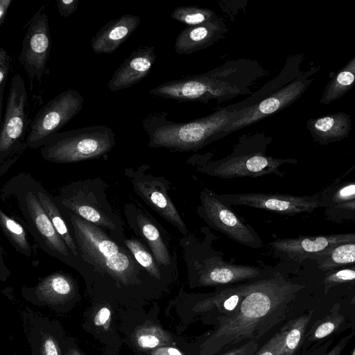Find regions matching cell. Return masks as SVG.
<instances>
[{"label":"cell","mask_w":355,"mask_h":355,"mask_svg":"<svg viewBox=\"0 0 355 355\" xmlns=\"http://www.w3.org/2000/svg\"><path fill=\"white\" fill-rule=\"evenodd\" d=\"M303 288L279 275L247 282L239 306L219 318L216 329L201 345L200 354L214 355L244 340L260 338L286 318Z\"/></svg>","instance_id":"obj_1"},{"label":"cell","mask_w":355,"mask_h":355,"mask_svg":"<svg viewBox=\"0 0 355 355\" xmlns=\"http://www.w3.org/2000/svg\"><path fill=\"white\" fill-rule=\"evenodd\" d=\"M73 234L81 259L91 268L88 290L99 300H127L150 277L130 250L102 227L61 211Z\"/></svg>","instance_id":"obj_2"},{"label":"cell","mask_w":355,"mask_h":355,"mask_svg":"<svg viewBox=\"0 0 355 355\" xmlns=\"http://www.w3.org/2000/svg\"><path fill=\"white\" fill-rule=\"evenodd\" d=\"M266 73L255 60H230L206 73L163 83L149 93L181 102L220 103L250 94L251 87Z\"/></svg>","instance_id":"obj_3"},{"label":"cell","mask_w":355,"mask_h":355,"mask_svg":"<svg viewBox=\"0 0 355 355\" xmlns=\"http://www.w3.org/2000/svg\"><path fill=\"white\" fill-rule=\"evenodd\" d=\"M12 198L24 218L25 226L39 247L49 256L74 268L88 282L91 268L75 257L53 226L36 192L35 178L27 173H20L10 178L0 190V199Z\"/></svg>","instance_id":"obj_4"},{"label":"cell","mask_w":355,"mask_h":355,"mask_svg":"<svg viewBox=\"0 0 355 355\" xmlns=\"http://www.w3.org/2000/svg\"><path fill=\"white\" fill-rule=\"evenodd\" d=\"M239 110L236 103L184 123L168 121L164 112L149 114L142 120L143 128L149 137L148 146L180 152L200 149L226 136L224 130Z\"/></svg>","instance_id":"obj_5"},{"label":"cell","mask_w":355,"mask_h":355,"mask_svg":"<svg viewBox=\"0 0 355 355\" xmlns=\"http://www.w3.org/2000/svg\"><path fill=\"white\" fill-rule=\"evenodd\" d=\"M272 139L263 133L243 135L232 153L216 160L207 155H196L188 160L198 173L218 178H256L270 174L283 177L279 167L297 164L294 158H276L266 155Z\"/></svg>","instance_id":"obj_6"},{"label":"cell","mask_w":355,"mask_h":355,"mask_svg":"<svg viewBox=\"0 0 355 355\" xmlns=\"http://www.w3.org/2000/svg\"><path fill=\"white\" fill-rule=\"evenodd\" d=\"M107 187L100 178L72 181L61 187L54 198L61 211L102 227L123 243L125 238L124 223L107 200Z\"/></svg>","instance_id":"obj_7"},{"label":"cell","mask_w":355,"mask_h":355,"mask_svg":"<svg viewBox=\"0 0 355 355\" xmlns=\"http://www.w3.org/2000/svg\"><path fill=\"white\" fill-rule=\"evenodd\" d=\"M115 145L111 128L92 125L57 133L40 148L39 153L46 162L71 164L104 157Z\"/></svg>","instance_id":"obj_8"},{"label":"cell","mask_w":355,"mask_h":355,"mask_svg":"<svg viewBox=\"0 0 355 355\" xmlns=\"http://www.w3.org/2000/svg\"><path fill=\"white\" fill-rule=\"evenodd\" d=\"M28 94L19 74L12 76L0 132V176H3L26 149L28 125L26 112Z\"/></svg>","instance_id":"obj_9"},{"label":"cell","mask_w":355,"mask_h":355,"mask_svg":"<svg viewBox=\"0 0 355 355\" xmlns=\"http://www.w3.org/2000/svg\"><path fill=\"white\" fill-rule=\"evenodd\" d=\"M83 103L81 94L72 89L64 91L50 100L31 122L26 148L43 146L81 110Z\"/></svg>","instance_id":"obj_10"},{"label":"cell","mask_w":355,"mask_h":355,"mask_svg":"<svg viewBox=\"0 0 355 355\" xmlns=\"http://www.w3.org/2000/svg\"><path fill=\"white\" fill-rule=\"evenodd\" d=\"M189 275L198 286H209L257 279L266 276V269L257 266L233 264L214 252L202 256L184 252Z\"/></svg>","instance_id":"obj_11"},{"label":"cell","mask_w":355,"mask_h":355,"mask_svg":"<svg viewBox=\"0 0 355 355\" xmlns=\"http://www.w3.org/2000/svg\"><path fill=\"white\" fill-rule=\"evenodd\" d=\"M148 166L127 167L124 175L130 180L135 193L161 217L176 227L184 236L189 235L176 207L168 194L170 182L162 176L147 172Z\"/></svg>","instance_id":"obj_12"},{"label":"cell","mask_w":355,"mask_h":355,"mask_svg":"<svg viewBox=\"0 0 355 355\" xmlns=\"http://www.w3.org/2000/svg\"><path fill=\"white\" fill-rule=\"evenodd\" d=\"M200 205L198 215L212 228L247 247L261 248L263 243L251 225L245 223L228 205L222 202L218 194L204 188L199 194Z\"/></svg>","instance_id":"obj_13"},{"label":"cell","mask_w":355,"mask_h":355,"mask_svg":"<svg viewBox=\"0 0 355 355\" xmlns=\"http://www.w3.org/2000/svg\"><path fill=\"white\" fill-rule=\"evenodd\" d=\"M320 67L302 72L293 80L278 89L257 103L239 111L234 120L224 130L225 135L253 124L291 105L313 82L311 77Z\"/></svg>","instance_id":"obj_14"},{"label":"cell","mask_w":355,"mask_h":355,"mask_svg":"<svg viewBox=\"0 0 355 355\" xmlns=\"http://www.w3.org/2000/svg\"><path fill=\"white\" fill-rule=\"evenodd\" d=\"M51 47L47 15L38 10L29 21L18 60L30 81V89L36 79L41 83L46 73Z\"/></svg>","instance_id":"obj_15"},{"label":"cell","mask_w":355,"mask_h":355,"mask_svg":"<svg viewBox=\"0 0 355 355\" xmlns=\"http://www.w3.org/2000/svg\"><path fill=\"white\" fill-rule=\"evenodd\" d=\"M225 205H245L277 214L295 215L311 213L320 207L321 191L312 196H292L279 193H243L218 195Z\"/></svg>","instance_id":"obj_16"},{"label":"cell","mask_w":355,"mask_h":355,"mask_svg":"<svg viewBox=\"0 0 355 355\" xmlns=\"http://www.w3.org/2000/svg\"><path fill=\"white\" fill-rule=\"evenodd\" d=\"M24 327L32 355H67V338L61 324L33 313H23Z\"/></svg>","instance_id":"obj_17"},{"label":"cell","mask_w":355,"mask_h":355,"mask_svg":"<svg viewBox=\"0 0 355 355\" xmlns=\"http://www.w3.org/2000/svg\"><path fill=\"white\" fill-rule=\"evenodd\" d=\"M23 296L32 303L55 307L72 305L79 298L75 279L62 271L54 272L41 279L33 287L23 288Z\"/></svg>","instance_id":"obj_18"},{"label":"cell","mask_w":355,"mask_h":355,"mask_svg":"<svg viewBox=\"0 0 355 355\" xmlns=\"http://www.w3.org/2000/svg\"><path fill=\"white\" fill-rule=\"evenodd\" d=\"M354 240L355 233L299 236L277 239L270 242L268 245L277 256L302 262L306 259H312L338 244Z\"/></svg>","instance_id":"obj_19"},{"label":"cell","mask_w":355,"mask_h":355,"mask_svg":"<svg viewBox=\"0 0 355 355\" xmlns=\"http://www.w3.org/2000/svg\"><path fill=\"white\" fill-rule=\"evenodd\" d=\"M128 226L145 243L159 266H169L172 257L161 230L153 218L137 204L129 202L123 207Z\"/></svg>","instance_id":"obj_20"},{"label":"cell","mask_w":355,"mask_h":355,"mask_svg":"<svg viewBox=\"0 0 355 355\" xmlns=\"http://www.w3.org/2000/svg\"><path fill=\"white\" fill-rule=\"evenodd\" d=\"M153 46H141L133 51L116 69L107 83L111 92L128 88L144 79L155 62Z\"/></svg>","instance_id":"obj_21"},{"label":"cell","mask_w":355,"mask_h":355,"mask_svg":"<svg viewBox=\"0 0 355 355\" xmlns=\"http://www.w3.org/2000/svg\"><path fill=\"white\" fill-rule=\"evenodd\" d=\"M227 28L222 17L209 21L188 26L178 35L175 51L180 55H189L205 49L225 37Z\"/></svg>","instance_id":"obj_22"},{"label":"cell","mask_w":355,"mask_h":355,"mask_svg":"<svg viewBox=\"0 0 355 355\" xmlns=\"http://www.w3.org/2000/svg\"><path fill=\"white\" fill-rule=\"evenodd\" d=\"M140 21L139 17L130 14L111 19L92 38V50L98 54L113 53L135 32Z\"/></svg>","instance_id":"obj_23"},{"label":"cell","mask_w":355,"mask_h":355,"mask_svg":"<svg viewBox=\"0 0 355 355\" xmlns=\"http://www.w3.org/2000/svg\"><path fill=\"white\" fill-rule=\"evenodd\" d=\"M306 128L314 141L325 146L348 137L352 128V121L350 115L338 112L309 119Z\"/></svg>","instance_id":"obj_24"},{"label":"cell","mask_w":355,"mask_h":355,"mask_svg":"<svg viewBox=\"0 0 355 355\" xmlns=\"http://www.w3.org/2000/svg\"><path fill=\"white\" fill-rule=\"evenodd\" d=\"M125 342L138 352H147L169 346L173 343L171 334L157 324L146 322L136 325L132 331H124Z\"/></svg>","instance_id":"obj_25"},{"label":"cell","mask_w":355,"mask_h":355,"mask_svg":"<svg viewBox=\"0 0 355 355\" xmlns=\"http://www.w3.org/2000/svg\"><path fill=\"white\" fill-rule=\"evenodd\" d=\"M88 311L83 324L84 328L101 342L111 347H114L111 338H113L117 345L119 344V337L117 333L114 331L113 311L110 302L98 300Z\"/></svg>","instance_id":"obj_26"},{"label":"cell","mask_w":355,"mask_h":355,"mask_svg":"<svg viewBox=\"0 0 355 355\" xmlns=\"http://www.w3.org/2000/svg\"><path fill=\"white\" fill-rule=\"evenodd\" d=\"M35 187L37 197L55 230L62 237L73 254L81 259L71 230L64 214L58 206L55 198L44 189L40 181L35 179Z\"/></svg>","instance_id":"obj_27"},{"label":"cell","mask_w":355,"mask_h":355,"mask_svg":"<svg viewBox=\"0 0 355 355\" xmlns=\"http://www.w3.org/2000/svg\"><path fill=\"white\" fill-rule=\"evenodd\" d=\"M303 54L288 57L281 73L247 99L237 103L239 109H244L257 103L297 78L302 73L300 71L299 66L303 60Z\"/></svg>","instance_id":"obj_28"},{"label":"cell","mask_w":355,"mask_h":355,"mask_svg":"<svg viewBox=\"0 0 355 355\" xmlns=\"http://www.w3.org/2000/svg\"><path fill=\"white\" fill-rule=\"evenodd\" d=\"M246 283L224 289L214 295L197 303L193 310L198 312L208 311L216 309L226 315L239 306L243 297ZM222 315V316H223Z\"/></svg>","instance_id":"obj_29"},{"label":"cell","mask_w":355,"mask_h":355,"mask_svg":"<svg viewBox=\"0 0 355 355\" xmlns=\"http://www.w3.org/2000/svg\"><path fill=\"white\" fill-rule=\"evenodd\" d=\"M355 85V55L325 85L320 103L329 105L345 95Z\"/></svg>","instance_id":"obj_30"},{"label":"cell","mask_w":355,"mask_h":355,"mask_svg":"<svg viewBox=\"0 0 355 355\" xmlns=\"http://www.w3.org/2000/svg\"><path fill=\"white\" fill-rule=\"evenodd\" d=\"M311 260L316 263L318 268L323 271L355 263V240L338 244Z\"/></svg>","instance_id":"obj_31"},{"label":"cell","mask_w":355,"mask_h":355,"mask_svg":"<svg viewBox=\"0 0 355 355\" xmlns=\"http://www.w3.org/2000/svg\"><path fill=\"white\" fill-rule=\"evenodd\" d=\"M0 227L15 250L26 257L33 253V248L24 227L15 219L0 209Z\"/></svg>","instance_id":"obj_32"},{"label":"cell","mask_w":355,"mask_h":355,"mask_svg":"<svg viewBox=\"0 0 355 355\" xmlns=\"http://www.w3.org/2000/svg\"><path fill=\"white\" fill-rule=\"evenodd\" d=\"M311 314L302 315L288 322L282 329L284 347L282 355H293L299 348Z\"/></svg>","instance_id":"obj_33"},{"label":"cell","mask_w":355,"mask_h":355,"mask_svg":"<svg viewBox=\"0 0 355 355\" xmlns=\"http://www.w3.org/2000/svg\"><path fill=\"white\" fill-rule=\"evenodd\" d=\"M123 243L152 278L161 280L160 266L148 248L142 241L135 238L127 239L125 237Z\"/></svg>","instance_id":"obj_34"},{"label":"cell","mask_w":355,"mask_h":355,"mask_svg":"<svg viewBox=\"0 0 355 355\" xmlns=\"http://www.w3.org/2000/svg\"><path fill=\"white\" fill-rule=\"evenodd\" d=\"M355 200V182L330 185L321 191L320 207L329 208Z\"/></svg>","instance_id":"obj_35"},{"label":"cell","mask_w":355,"mask_h":355,"mask_svg":"<svg viewBox=\"0 0 355 355\" xmlns=\"http://www.w3.org/2000/svg\"><path fill=\"white\" fill-rule=\"evenodd\" d=\"M339 309V304H336L327 315L312 325L307 335L309 341L324 338L339 328L345 320L344 317L340 314Z\"/></svg>","instance_id":"obj_36"},{"label":"cell","mask_w":355,"mask_h":355,"mask_svg":"<svg viewBox=\"0 0 355 355\" xmlns=\"http://www.w3.org/2000/svg\"><path fill=\"white\" fill-rule=\"evenodd\" d=\"M171 17L191 26L209 21L217 18L218 16L209 9L196 6H181L174 10Z\"/></svg>","instance_id":"obj_37"},{"label":"cell","mask_w":355,"mask_h":355,"mask_svg":"<svg viewBox=\"0 0 355 355\" xmlns=\"http://www.w3.org/2000/svg\"><path fill=\"white\" fill-rule=\"evenodd\" d=\"M346 283H355V267L328 271L323 280L324 293L336 286Z\"/></svg>","instance_id":"obj_38"},{"label":"cell","mask_w":355,"mask_h":355,"mask_svg":"<svg viewBox=\"0 0 355 355\" xmlns=\"http://www.w3.org/2000/svg\"><path fill=\"white\" fill-rule=\"evenodd\" d=\"M324 215L338 223L355 220V200L325 209Z\"/></svg>","instance_id":"obj_39"},{"label":"cell","mask_w":355,"mask_h":355,"mask_svg":"<svg viewBox=\"0 0 355 355\" xmlns=\"http://www.w3.org/2000/svg\"><path fill=\"white\" fill-rule=\"evenodd\" d=\"M11 56L3 48L0 49V116L1 118L3 91L10 69Z\"/></svg>","instance_id":"obj_40"},{"label":"cell","mask_w":355,"mask_h":355,"mask_svg":"<svg viewBox=\"0 0 355 355\" xmlns=\"http://www.w3.org/2000/svg\"><path fill=\"white\" fill-rule=\"evenodd\" d=\"M284 347L282 330L268 340L254 355H282Z\"/></svg>","instance_id":"obj_41"},{"label":"cell","mask_w":355,"mask_h":355,"mask_svg":"<svg viewBox=\"0 0 355 355\" xmlns=\"http://www.w3.org/2000/svg\"><path fill=\"white\" fill-rule=\"evenodd\" d=\"M79 0H57L58 12L64 18H68L76 12Z\"/></svg>","instance_id":"obj_42"},{"label":"cell","mask_w":355,"mask_h":355,"mask_svg":"<svg viewBox=\"0 0 355 355\" xmlns=\"http://www.w3.org/2000/svg\"><path fill=\"white\" fill-rule=\"evenodd\" d=\"M258 350V344L255 340H250L246 343L229 350L222 355H254Z\"/></svg>","instance_id":"obj_43"},{"label":"cell","mask_w":355,"mask_h":355,"mask_svg":"<svg viewBox=\"0 0 355 355\" xmlns=\"http://www.w3.org/2000/svg\"><path fill=\"white\" fill-rule=\"evenodd\" d=\"M150 355H182L176 348L169 346L161 347L149 352Z\"/></svg>","instance_id":"obj_44"},{"label":"cell","mask_w":355,"mask_h":355,"mask_svg":"<svg viewBox=\"0 0 355 355\" xmlns=\"http://www.w3.org/2000/svg\"><path fill=\"white\" fill-rule=\"evenodd\" d=\"M352 336V334H349L347 336L343 338L327 354L325 355H340L343 349L345 348L349 340Z\"/></svg>","instance_id":"obj_45"},{"label":"cell","mask_w":355,"mask_h":355,"mask_svg":"<svg viewBox=\"0 0 355 355\" xmlns=\"http://www.w3.org/2000/svg\"><path fill=\"white\" fill-rule=\"evenodd\" d=\"M67 355H84L76 343L71 337L67 338Z\"/></svg>","instance_id":"obj_46"},{"label":"cell","mask_w":355,"mask_h":355,"mask_svg":"<svg viewBox=\"0 0 355 355\" xmlns=\"http://www.w3.org/2000/svg\"><path fill=\"white\" fill-rule=\"evenodd\" d=\"M12 0H0V26L4 23Z\"/></svg>","instance_id":"obj_47"},{"label":"cell","mask_w":355,"mask_h":355,"mask_svg":"<svg viewBox=\"0 0 355 355\" xmlns=\"http://www.w3.org/2000/svg\"><path fill=\"white\" fill-rule=\"evenodd\" d=\"M351 304L355 305V295L352 297Z\"/></svg>","instance_id":"obj_48"},{"label":"cell","mask_w":355,"mask_h":355,"mask_svg":"<svg viewBox=\"0 0 355 355\" xmlns=\"http://www.w3.org/2000/svg\"><path fill=\"white\" fill-rule=\"evenodd\" d=\"M351 355H355V348L354 349V350H353V352H352Z\"/></svg>","instance_id":"obj_49"},{"label":"cell","mask_w":355,"mask_h":355,"mask_svg":"<svg viewBox=\"0 0 355 355\" xmlns=\"http://www.w3.org/2000/svg\"><path fill=\"white\" fill-rule=\"evenodd\" d=\"M15 355H16V354H15Z\"/></svg>","instance_id":"obj_50"}]
</instances>
